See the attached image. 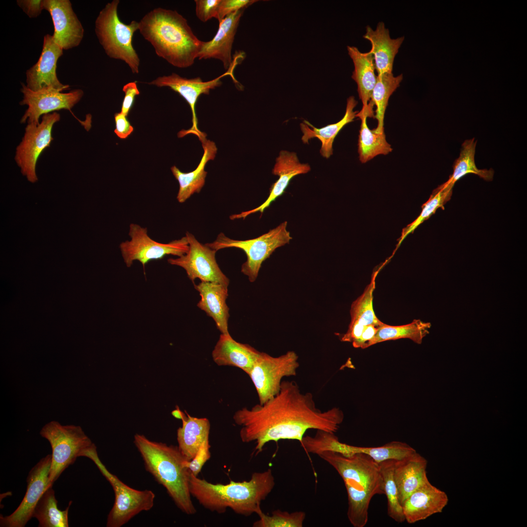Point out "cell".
Here are the masks:
<instances>
[{
  "label": "cell",
  "mask_w": 527,
  "mask_h": 527,
  "mask_svg": "<svg viewBox=\"0 0 527 527\" xmlns=\"http://www.w3.org/2000/svg\"><path fill=\"white\" fill-rule=\"evenodd\" d=\"M58 501L52 487L43 493L32 513V517L39 521V527H68V511L72 501L64 510L58 508Z\"/></svg>",
  "instance_id": "836d02e7"
},
{
  "label": "cell",
  "mask_w": 527,
  "mask_h": 527,
  "mask_svg": "<svg viewBox=\"0 0 527 527\" xmlns=\"http://www.w3.org/2000/svg\"><path fill=\"white\" fill-rule=\"evenodd\" d=\"M190 494L205 508L223 513L228 508L235 513L249 516L258 515L262 511L261 504L272 491L275 485L271 469L254 472L249 481L227 484H213L204 479L188 475Z\"/></svg>",
  "instance_id": "7a4b0ae2"
},
{
  "label": "cell",
  "mask_w": 527,
  "mask_h": 527,
  "mask_svg": "<svg viewBox=\"0 0 527 527\" xmlns=\"http://www.w3.org/2000/svg\"><path fill=\"white\" fill-rule=\"evenodd\" d=\"M260 352L248 344L237 342L229 333H222L212 357L218 365L238 367L248 374Z\"/></svg>",
  "instance_id": "cb8c5ba5"
},
{
  "label": "cell",
  "mask_w": 527,
  "mask_h": 527,
  "mask_svg": "<svg viewBox=\"0 0 527 527\" xmlns=\"http://www.w3.org/2000/svg\"><path fill=\"white\" fill-rule=\"evenodd\" d=\"M63 54V49L53 40L52 35L43 37L41 53L38 61L26 70V86L34 91L44 89H53L61 92L69 89L59 80L56 69L59 59Z\"/></svg>",
  "instance_id": "e0dca14e"
},
{
  "label": "cell",
  "mask_w": 527,
  "mask_h": 527,
  "mask_svg": "<svg viewBox=\"0 0 527 527\" xmlns=\"http://www.w3.org/2000/svg\"><path fill=\"white\" fill-rule=\"evenodd\" d=\"M40 434L48 441L52 448L49 487H52L62 472L78 457L83 456L95 445L80 426H63L55 421L45 424Z\"/></svg>",
  "instance_id": "52a82bcc"
},
{
  "label": "cell",
  "mask_w": 527,
  "mask_h": 527,
  "mask_svg": "<svg viewBox=\"0 0 527 527\" xmlns=\"http://www.w3.org/2000/svg\"><path fill=\"white\" fill-rule=\"evenodd\" d=\"M310 169V166L308 163L300 162L296 153L286 150L281 151L279 156L276 159V163L272 170L273 174L278 176L279 179L272 186L266 200L253 209L231 215L230 219H244L253 213L257 212L263 213L273 202L282 195L293 177L307 173Z\"/></svg>",
  "instance_id": "ffe728a7"
},
{
  "label": "cell",
  "mask_w": 527,
  "mask_h": 527,
  "mask_svg": "<svg viewBox=\"0 0 527 527\" xmlns=\"http://www.w3.org/2000/svg\"><path fill=\"white\" fill-rule=\"evenodd\" d=\"M431 324L421 320H414L411 323L402 325L393 326L383 323L378 327L374 338L368 343L367 347L376 344L400 339H409L421 344L423 338L429 333Z\"/></svg>",
  "instance_id": "1f68e13d"
},
{
  "label": "cell",
  "mask_w": 527,
  "mask_h": 527,
  "mask_svg": "<svg viewBox=\"0 0 527 527\" xmlns=\"http://www.w3.org/2000/svg\"><path fill=\"white\" fill-rule=\"evenodd\" d=\"M204 150L202 159L197 168L193 171L184 173L176 166L171 167V170L179 183V189L177 199L180 203L185 202L194 193H199L203 186L207 172L204 168L207 162L214 159L217 148L215 143L206 139V136L200 140Z\"/></svg>",
  "instance_id": "4316f807"
},
{
  "label": "cell",
  "mask_w": 527,
  "mask_h": 527,
  "mask_svg": "<svg viewBox=\"0 0 527 527\" xmlns=\"http://www.w3.org/2000/svg\"><path fill=\"white\" fill-rule=\"evenodd\" d=\"M185 237L188 243V251L177 258L168 259V263L183 268L192 282L198 278L201 282H214L228 286L229 280L216 260L217 251L202 244L188 232Z\"/></svg>",
  "instance_id": "5bb4252c"
},
{
  "label": "cell",
  "mask_w": 527,
  "mask_h": 527,
  "mask_svg": "<svg viewBox=\"0 0 527 527\" xmlns=\"http://www.w3.org/2000/svg\"><path fill=\"white\" fill-rule=\"evenodd\" d=\"M378 327L374 325H365L361 336L357 340L352 343L353 347L362 349L367 348L368 343L375 335L378 330Z\"/></svg>",
  "instance_id": "bcb514c9"
},
{
  "label": "cell",
  "mask_w": 527,
  "mask_h": 527,
  "mask_svg": "<svg viewBox=\"0 0 527 527\" xmlns=\"http://www.w3.org/2000/svg\"><path fill=\"white\" fill-rule=\"evenodd\" d=\"M452 188L445 182L433 190L428 201L422 205V210L419 216L403 229L393 254L409 234L412 233L421 223L428 219L438 208H444L445 204L451 198Z\"/></svg>",
  "instance_id": "d590c367"
},
{
  "label": "cell",
  "mask_w": 527,
  "mask_h": 527,
  "mask_svg": "<svg viewBox=\"0 0 527 527\" xmlns=\"http://www.w3.org/2000/svg\"><path fill=\"white\" fill-rule=\"evenodd\" d=\"M319 456L331 465L342 477L347 494V518L354 527H364L368 519L372 497L384 494L383 481L377 463L367 455H348L324 451Z\"/></svg>",
  "instance_id": "277c9868"
},
{
  "label": "cell",
  "mask_w": 527,
  "mask_h": 527,
  "mask_svg": "<svg viewBox=\"0 0 527 527\" xmlns=\"http://www.w3.org/2000/svg\"><path fill=\"white\" fill-rule=\"evenodd\" d=\"M287 224V222H284L267 233L247 240L231 239L223 233H220L214 242L205 244L216 251L228 247L243 250L246 255L247 260L242 265L241 271L248 277L250 282H254L264 261L276 249L288 243L292 239L286 229Z\"/></svg>",
  "instance_id": "9c48e42d"
},
{
  "label": "cell",
  "mask_w": 527,
  "mask_h": 527,
  "mask_svg": "<svg viewBox=\"0 0 527 527\" xmlns=\"http://www.w3.org/2000/svg\"><path fill=\"white\" fill-rule=\"evenodd\" d=\"M244 9L231 13L220 22L214 38L208 41H203L198 58L199 60L215 59L220 60L225 69L232 63L231 51L240 20Z\"/></svg>",
  "instance_id": "44dd1931"
},
{
  "label": "cell",
  "mask_w": 527,
  "mask_h": 527,
  "mask_svg": "<svg viewBox=\"0 0 527 527\" xmlns=\"http://www.w3.org/2000/svg\"><path fill=\"white\" fill-rule=\"evenodd\" d=\"M446 493L428 480L414 491L402 505L405 521L414 524L442 512L447 505Z\"/></svg>",
  "instance_id": "d6986e66"
},
{
  "label": "cell",
  "mask_w": 527,
  "mask_h": 527,
  "mask_svg": "<svg viewBox=\"0 0 527 527\" xmlns=\"http://www.w3.org/2000/svg\"><path fill=\"white\" fill-rule=\"evenodd\" d=\"M134 443L146 470L165 488L176 506L187 515L195 514L189 489L187 460L178 447L151 441L139 434L134 435Z\"/></svg>",
  "instance_id": "5b68a950"
},
{
  "label": "cell",
  "mask_w": 527,
  "mask_h": 527,
  "mask_svg": "<svg viewBox=\"0 0 527 527\" xmlns=\"http://www.w3.org/2000/svg\"><path fill=\"white\" fill-rule=\"evenodd\" d=\"M336 451L345 455L362 453L370 457L378 464L388 460H399L416 451L407 444L392 441L378 447H361L351 446L339 442Z\"/></svg>",
  "instance_id": "4dcf8cb0"
},
{
  "label": "cell",
  "mask_w": 527,
  "mask_h": 527,
  "mask_svg": "<svg viewBox=\"0 0 527 527\" xmlns=\"http://www.w3.org/2000/svg\"><path fill=\"white\" fill-rule=\"evenodd\" d=\"M395 460H388L378 464L382 477L384 494L387 499L388 515L398 523L405 521L403 508L398 499L397 487L394 478Z\"/></svg>",
  "instance_id": "74e56055"
},
{
  "label": "cell",
  "mask_w": 527,
  "mask_h": 527,
  "mask_svg": "<svg viewBox=\"0 0 527 527\" xmlns=\"http://www.w3.org/2000/svg\"><path fill=\"white\" fill-rule=\"evenodd\" d=\"M427 460L416 451L395 461L394 478L400 504L428 479Z\"/></svg>",
  "instance_id": "7402d4cb"
},
{
  "label": "cell",
  "mask_w": 527,
  "mask_h": 527,
  "mask_svg": "<svg viewBox=\"0 0 527 527\" xmlns=\"http://www.w3.org/2000/svg\"><path fill=\"white\" fill-rule=\"evenodd\" d=\"M194 287L201 297L198 307L213 319L222 333H229V308L226 303L227 286L214 282H201L198 284H194Z\"/></svg>",
  "instance_id": "484cf974"
},
{
  "label": "cell",
  "mask_w": 527,
  "mask_h": 527,
  "mask_svg": "<svg viewBox=\"0 0 527 527\" xmlns=\"http://www.w3.org/2000/svg\"><path fill=\"white\" fill-rule=\"evenodd\" d=\"M184 413L182 412L178 406H177L176 409L173 410L171 412L173 417L180 420L182 419Z\"/></svg>",
  "instance_id": "7dc6e473"
},
{
  "label": "cell",
  "mask_w": 527,
  "mask_h": 527,
  "mask_svg": "<svg viewBox=\"0 0 527 527\" xmlns=\"http://www.w3.org/2000/svg\"><path fill=\"white\" fill-rule=\"evenodd\" d=\"M257 1L255 0H222L216 19L219 22L227 15L245 9Z\"/></svg>",
  "instance_id": "b9f144b4"
},
{
  "label": "cell",
  "mask_w": 527,
  "mask_h": 527,
  "mask_svg": "<svg viewBox=\"0 0 527 527\" xmlns=\"http://www.w3.org/2000/svg\"><path fill=\"white\" fill-rule=\"evenodd\" d=\"M233 419L240 427L241 441L255 443L256 455L271 441L292 440L301 443L309 429L335 433L344 414L337 407L322 411L316 406L312 393L302 392L295 381H283L275 396L263 404L238 410Z\"/></svg>",
  "instance_id": "6da1fadb"
},
{
  "label": "cell",
  "mask_w": 527,
  "mask_h": 527,
  "mask_svg": "<svg viewBox=\"0 0 527 527\" xmlns=\"http://www.w3.org/2000/svg\"><path fill=\"white\" fill-rule=\"evenodd\" d=\"M44 10L50 14L54 27V41L63 50L79 45L84 29L69 0H43Z\"/></svg>",
  "instance_id": "ac0fdd59"
},
{
  "label": "cell",
  "mask_w": 527,
  "mask_h": 527,
  "mask_svg": "<svg viewBox=\"0 0 527 527\" xmlns=\"http://www.w3.org/2000/svg\"><path fill=\"white\" fill-rule=\"evenodd\" d=\"M476 145V142L474 138L466 140L463 143L460 156L453 164L452 174L446 182L451 187H453L460 178L470 173L476 174L486 181L492 180L494 173L492 169H479L475 164L474 156Z\"/></svg>",
  "instance_id": "e575fe53"
},
{
  "label": "cell",
  "mask_w": 527,
  "mask_h": 527,
  "mask_svg": "<svg viewBox=\"0 0 527 527\" xmlns=\"http://www.w3.org/2000/svg\"><path fill=\"white\" fill-rule=\"evenodd\" d=\"M60 120V114L54 112L43 115L40 123H28L22 141L16 148L15 161L23 175L31 182L38 180L37 162L42 151L50 146L53 140V126Z\"/></svg>",
  "instance_id": "4fadbf2b"
},
{
  "label": "cell",
  "mask_w": 527,
  "mask_h": 527,
  "mask_svg": "<svg viewBox=\"0 0 527 527\" xmlns=\"http://www.w3.org/2000/svg\"><path fill=\"white\" fill-rule=\"evenodd\" d=\"M347 48L354 66L351 78L357 84L359 97L363 104L359 112L366 113L369 117H372L374 116V106L370 102L377 81L373 55L370 51L361 52L355 46H347Z\"/></svg>",
  "instance_id": "603a6c76"
},
{
  "label": "cell",
  "mask_w": 527,
  "mask_h": 527,
  "mask_svg": "<svg viewBox=\"0 0 527 527\" xmlns=\"http://www.w3.org/2000/svg\"><path fill=\"white\" fill-rule=\"evenodd\" d=\"M138 30L156 54L174 66L188 67L198 58L203 41L176 10L154 9L139 22Z\"/></svg>",
  "instance_id": "3957f363"
},
{
  "label": "cell",
  "mask_w": 527,
  "mask_h": 527,
  "mask_svg": "<svg viewBox=\"0 0 527 527\" xmlns=\"http://www.w3.org/2000/svg\"><path fill=\"white\" fill-rule=\"evenodd\" d=\"M380 267L373 272L370 283L364 291L352 304L350 310V323L357 322L364 325H374L377 327L383 323L376 317L373 307V292L375 288V279Z\"/></svg>",
  "instance_id": "8d00e7d4"
},
{
  "label": "cell",
  "mask_w": 527,
  "mask_h": 527,
  "mask_svg": "<svg viewBox=\"0 0 527 527\" xmlns=\"http://www.w3.org/2000/svg\"><path fill=\"white\" fill-rule=\"evenodd\" d=\"M258 515L259 519L253 523L254 527H302L306 514L302 511L288 512L277 509L269 515L263 511Z\"/></svg>",
  "instance_id": "f35d334b"
},
{
  "label": "cell",
  "mask_w": 527,
  "mask_h": 527,
  "mask_svg": "<svg viewBox=\"0 0 527 527\" xmlns=\"http://www.w3.org/2000/svg\"><path fill=\"white\" fill-rule=\"evenodd\" d=\"M364 38L371 45L369 51L373 55L375 70L378 75L392 73L396 55L404 40V37L391 39L383 22H379L375 30L367 25Z\"/></svg>",
  "instance_id": "d4e9b609"
},
{
  "label": "cell",
  "mask_w": 527,
  "mask_h": 527,
  "mask_svg": "<svg viewBox=\"0 0 527 527\" xmlns=\"http://www.w3.org/2000/svg\"><path fill=\"white\" fill-rule=\"evenodd\" d=\"M119 3V0H113L101 10L95 22V33L109 57L124 61L133 74H138L140 60L132 39L139 29V22H122L118 15Z\"/></svg>",
  "instance_id": "8992f818"
},
{
  "label": "cell",
  "mask_w": 527,
  "mask_h": 527,
  "mask_svg": "<svg viewBox=\"0 0 527 527\" xmlns=\"http://www.w3.org/2000/svg\"><path fill=\"white\" fill-rule=\"evenodd\" d=\"M353 96H350L347 100L345 114L337 122L328 124L318 128L308 121L304 120L300 123V128L303 134L302 141L304 143H308L312 138H318L321 142L320 152L326 159L333 154V143L335 137L341 130L347 124L353 122L356 118L358 111H354L357 104Z\"/></svg>",
  "instance_id": "83f0119b"
},
{
  "label": "cell",
  "mask_w": 527,
  "mask_h": 527,
  "mask_svg": "<svg viewBox=\"0 0 527 527\" xmlns=\"http://www.w3.org/2000/svg\"><path fill=\"white\" fill-rule=\"evenodd\" d=\"M128 235L130 240L121 243L119 246L124 262L128 267L134 261H139L144 267L151 260L162 259L168 255L181 257L189 250L185 236L167 243H160L148 236L147 228L136 223L130 224Z\"/></svg>",
  "instance_id": "8fae6325"
},
{
  "label": "cell",
  "mask_w": 527,
  "mask_h": 527,
  "mask_svg": "<svg viewBox=\"0 0 527 527\" xmlns=\"http://www.w3.org/2000/svg\"><path fill=\"white\" fill-rule=\"evenodd\" d=\"M403 78L402 74L394 76L392 73H385L377 76V81L373 89L370 102L376 106L375 118L377 120V127L374 129L378 133L384 131V117L389 97L396 89Z\"/></svg>",
  "instance_id": "d6a6232c"
},
{
  "label": "cell",
  "mask_w": 527,
  "mask_h": 527,
  "mask_svg": "<svg viewBox=\"0 0 527 527\" xmlns=\"http://www.w3.org/2000/svg\"><path fill=\"white\" fill-rule=\"evenodd\" d=\"M17 4L30 18L38 17L44 10L43 0H18Z\"/></svg>",
  "instance_id": "ee69618b"
},
{
  "label": "cell",
  "mask_w": 527,
  "mask_h": 527,
  "mask_svg": "<svg viewBox=\"0 0 527 527\" xmlns=\"http://www.w3.org/2000/svg\"><path fill=\"white\" fill-rule=\"evenodd\" d=\"M83 456L94 463L113 487L115 501L107 516L106 527H121L141 512L149 510L153 507L154 493L150 490L134 489L111 473L100 460L95 445L86 450Z\"/></svg>",
  "instance_id": "ba28073f"
},
{
  "label": "cell",
  "mask_w": 527,
  "mask_h": 527,
  "mask_svg": "<svg viewBox=\"0 0 527 527\" xmlns=\"http://www.w3.org/2000/svg\"><path fill=\"white\" fill-rule=\"evenodd\" d=\"M52 455L48 454L30 470L27 478L25 494L18 508L9 516L0 515V525L4 527H23L32 517L38 502L49 487V477Z\"/></svg>",
  "instance_id": "2e32d148"
},
{
  "label": "cell",
  "mask_w": 527,
  "mask_h": 527,
  "mask_svg": "<svg viewBox=\"0 0 527 527\" xmlns=\"http://www.w3.org/2000/svg\"><path fill=\"white\" fill-rule=\"evenodd\" d=\"M299 366V357L293 351L278 357L260 352L247 374L255 386L259 403L263 404L277 394L283 378L296 376Z\"/></svg>",
  "instance_id": "30bf717a"
},
{
  "label": "cell",
  "mask_w": 527,
  "mask_h": 527,
  "mask_svg": "<svg viewBox=\"0 0 527 527\" xmlns=\"http://www.w3.org/2000/svg\"><path fill=\"white\" fill-rule=\"evenodd\" d=\"M196 14L203 22L217 18L222 0H195Z\"/></svg>",
  "instance_id": "60d3db41"
},
{
  "label": "cell",
  "mask_w": 527,
  "mask_h": 527,
  "mask_svg": "<svg viewBox=\"0 0 527 527\" xmlns=\"http://www.w3.org/2000/svg\"><path fill=\"white\" fill-rule=\"evenodd\" d=\"M116 128L114 132L122 139L127 138L133 132V127L127 119V116L121 113L114 116Z\"/></svg>",
  "instance_id": "f6af8a7d"
},
{
  "label": "cell",
  "mask_w": 527,
  "mask_h": 527,
  "mask_svg": "<svg viewBox=\"0 0 527 527\" xmlns=\"http://www.w3.org/2000/svg\"><path fill=\"white\" fill-rule=\"evenodd\" d=\"M209 438L202 444L195 457L186 462V466L195 476H198L204 464L210 458Z\"/></svg>",
  "instance_id": "ab89813d"
},
{
  "label": "cell",
  "mask_w": 527,
  "mask_h": 527,
  "mask_svg": "<svg viewBox=\"0 0 527 527\" xmlns=\"http://www.w3.org/2000/svg\"><path fill=\"white\" fill-rule=\"evenodd\" d=\"M356 117L361 120L358 145L359 160L362 163H365L378 155H386L392 152L385 132L377 133L367 126L366 119L369 117L367 114L358 112Z\"/></svg>",
  "instance_id": "f546056e"
},
{
  "label": "cell",
  "mask_w": 527,
  "mask_h": 527,
  "mask_svg": "<svg viewBox=\"0 0 527 527\" xmlns=\"http://www.w3.org/2000/svg\"><path fill=\"white\" fill-rule=\"evenodd\" d=\"M21 92L23 98L20 105H27L28 108L20 122L39 124L41 115L61 109L70 110L81 99L83 91L75 89L68 93H62L53 89H44L34 91L21 83Z\"/></svg>",
  "instance_id": "9a60e30c"
},
{
  "label": "cell",
  "mask_w": 527,
  "mask_h": 527,
  "mask_svg": "<svg viewBox=\"0 0 527 527\" xmlns=\"http://www.w3.org/2000/svg\"><path fill=\"white\" fill-rule=\"evenodd\" d=\"M125 95L122 105L121 113L127 116L132 108L135 98L140 94L137 85V81L130 82L125 84L122 88Z\"/></svg>",
  "instance_id": "7bdbcfd3"
},
{
  "label": "cell",
  "mask_w": 527,
  "mask_h": 527,
  "mask_svg": "<svg viewBox=\"0 0 527 527\" xmlns=\"http://www.w3.org/2000/svg\"><path fill=\"white\" fill-rule=\"evenodd\" d=\"M245 58L243 52H238L234 56L232 63L227 71L222 75L212 80L203 81L200 77L187 79L182 77L176 73H172L168 76H160L148 83L158 87H168L179 93L189 105L192 114V126L186 131L182 132L180 135L182 137L187 134L192 133L197 136L199 140L206 135L198 128L197 118L196 114V104L199 97L202 94H208L211 89L222 84L221 79L226 76H230L234 82L238 81L235 78L233 72L236 66Z\"/></svg>",
  "instance_id": "7c38bea8"
},
{
  "label": "cell",
  "mask_w": 527,
  "mask_h": 527,
  "mask_svg": "<svg viewBox=\"0 0 527 527\" xmlns=\"http://www.w3.org/2000/svg\"><path fill=\"white\" fill-rule=\"evenodd\" d=\"M182 426L177 431L178 448L188 461L196 455L203 442L209 438L210 423L206 418H197L185 411Z\"/></svg>",
  "instance_id": "f1b7e54d"
}]
</instances>
